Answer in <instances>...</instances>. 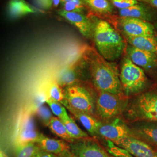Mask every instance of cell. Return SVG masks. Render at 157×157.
<instances>
[{
    "mask_svg": "<svg viewBox=\"0 0 157 157\" xmlns=\"http://www.w3.org/2000/svg\"><path fill=\"white\" fill-rule=\"evenodd\" d=\"M83 56L86 65L87 77L97 90L117 95L122 94L120 72L116 63L104 59L93 47H88Z\"/></svg>",
    "mask_w": 157,
    "mask_h": 157,
    "instance_id": "obj_1",
    "label": "cell"
},
{
    "mask_svg": "<svg viewBox=\"0 0 157 157\" xmlns=\"http://www.w3.org/2000/svg\"><path fill=\"white\" fill-rule=\"evenodd\" d=\"M93 25L92 39L97 51L104 59L113 62L126 52V41L123 36L107 21L89 12Z\"/></svg>",
    "mask_w": 157,
    "mask_h": 157,
    "instance_id": "obj_2",
    "label": "cell"
},
{
    "mask_svg": "<svg viewBox=\"0 0 157 157\" xmlns=\"http://www.w3.org/2000/svg\"><path fill=\"white\" fill-rule=\"evenodd\" d=\"M120 80L125 95H131L140 92L147 84L146 74L141 67L135 65L128 57L122 62Z\"/></svg>",
    "mask_w": 157,
    "mask_h": 157,
    "instance_id": "obj_3",
    "label": "cell"
},
{
    "mask_svg": "<svg viewBox=\"0 0 157 157\" xmlns=\"http://www.w3.org/2000/svg\"><path fill=\"white\" fill-rule=\"evenodd\" d=\"M102 19L112 23L113 27L122 36L132 37L156 36L154 25L139 19L112 15Z\"/></svg>",
    "mask_w": 157,
    "mask_h": 157,
    "instance_id": "obj_4",
    "label": "cell"
},
{
    "mask_svg": "<svg viewBox=\"0 0 157 157\" xmlns=\"http://www.w3.org/2000/svg\"><path fill=\"white\" fill-rule=\"evenodd\" d=\"M67 104L79 111L95 116V97L82 84H75L63 88Z\"/></svg>",
    "mask_w": 157,
    "mask_h": 157,
    "instance_id": "obj_5",
    "label": "cell"
},
{
    "mask_svg": "<svg viewBox=\"0 0 157 157\" xmlns=\"http://www.w3.org/2000/svg\"><path fill=\"white\" fill-rule=\"evenodd\" d=\"M124 105L121 95L98 91L95 97V115L105 121L112 120L122 112Z\"/></svg>",
    "mask_w": 157,
    "mask_h": 157,
    "instance_id": "obj_6",
    "label": "cell"
},
{
    "mask_svg": "<svg viewBox=\"0 0 157 157\" xmlns=\"http://www.w3.org/2000/svg\"><path fill=\"white\" fill-rule=\"evenodd\" d=\"M70 150L78 157H111L95 139L86 137L69 143Z\"/></svg>",
    "mask_w": 157,
    "mask_h": 157,
    "instance_id": "obj_7",
    "label": "cell"
},
{
    "mask_svg": "<svg viewBox=\"0 0 157 157\" xmlns=\"http://www.w3.org/2000/svg\"><path fill=\"white\" fill-rule=\"evenodd\" d=\"M133 108L138 117L157 122V93H147L141 95Z\"/></svg>",
    "mask_w": 157,
    "mask_h": 157,
    "instance_id": "obj_8",
    "label": "cell"
},
{
    "mask_svg": "<svg viewBox=\"0 0 157 157\" xmlns=\"http://www.w3.org/2000/svg\"><path fill=\"white\" fill-rule=\"evenodd\" d=\"M98 136L113 142L132 136L128 126L118 118L114 119L111 122L101 124L97 131Z\"/></svg>",
    "mask_w": 157,
    "mask_h": 157,
    "instance_id": "obj_9",
    "label": "cell"
},
{
    "mask_svg": "<svg viewBox=\"0 0 157 157\" xmlns=\"http://www.w3.org/2000/svg\"><path fill=\"white\" fill-rule=\"evenodd\" d=\"M113 143L126 150L134 157H157V150L146 142L133 136H129Z\"/></svg>",
    "mask_w": 157,
    "mask_h": 157,
    "instance_id": "obj_10",
    "label": "cell"
},
{
    "mask_svg": "<svg viewBox=\"0 0 157 157\" xmlns=\"http://www.w3.org/2000/svg\"><path fill=\"white\" fill-rule=\"evenodd\" d=\"M86 65L84 58L79 59L77 62L62 71L58 78V84L62 88L78 84L82 77L85 76Z\"/></svg>",
    "mask_w": 157,
    "mask_h": 157,
    "instance_id": "obj_11",
    "label": "cell"
},
{
    "mask_svg": "<svg viewBox=\"0 0 157 157\" xmlns=\"http://www.w3.org/2000/svg\"><path fill=\"white\" fill-rule=\"evenodd\" d=\"M153 8L147 4L139 2L129 8L118 10V15L121 17L136 18L151 23L157 19V11Z\"/></svg>",
    "mask_w": 157,
    "mask_h": 157,
    "instance_id": "obj_12",
    "label": "cell"
},
{
    "mask_svg": "<svg viewBox=\"0 0 157 157\" xmlns=\"http://www.w3.org/2000/svg\"><path fill=\"white\" fill-rule=\"evenodd\" d=\"M58 13L74 25L85 37L92 39L93 25L88 15L66 11L62 9L58 10Z\"/></svg>",
    "mask_w": 157,
    "mask_h": 157,
    "instance_id": "obj_13",
    "label": "cell"
},
{
    "mask_svg": "<svg viewBox=\"0 0 157 157\" xmlns=\"http://www.w3.org/2000/svg\"><path fill=\"white\" fill-rule=\"evenodd\" d=\"M127 57L138 67L145 69H150L157 66V55L136 48L132 45H127L126 49Z\"/></svg>",
    "mask_w": 157,
    "mask_h": 157,
    "instance_id": "obj_14",
    "label": "cell"
},
{
    "mask_svg": "<svg viewBox=\"0 0 157 157\" xmlns=\"http://www.w3.org/2000/svg\"><path fill=\"white\" fill-rule=\"evenodd\" d=\"M40 133L38 132L33 118L31 116H26L23 118L19 131L13 141L14 146L28 142H36L39 137Z\"/></svg>",
    "mask_w": 157,
    "mask_h": 157,
    "instance_id": "obj_15",
    "label": "cell"
},
{
    "mask_svg": "<svg viewBox=\"0 0 157 157\" xmlns=\"http://www.w3.org/2000/svg\"><path fill=\"white\" fill-rule=\"evenodd\" d=\"M63 105L75 118L78 120L91 136L93 137L97 136L98 129L102 122L93 115L73 109L67 104V101Z\"/></svg>",
    "mask_w": 157,
    "mask_h": 157,
    "instance_id": "obj_16",
    "label": "cell"
},
{
    "mask_svg": "<svg viewBox=\"0 0 157 157\" xmlns=\"http://www.w3.org/2000/svg\"><path fill=\"white\" fill-rule=\"evenodd\" d=\"M90 12L101 19L113 15L114 6L110 0H82Z\"/></svg>",
    "mask_w": 157,
    "mask_h": 157,
    "instance_id": "obj_17",
    "label": "cell"
},
{
    "mask_svg": "<svg viewBox=\"0 0 157 157\" xmlns=\"http://www.w3.org/2000/svg\"><path fill=\"white\" fill-rule=\"evenodd\" d=\"M36 143L45 151L58 155L63 151L70 149L69 143L66 141L57 140L46 137L41 133Z\"/></svg>",
    "mask_w": 157,
    "mask_h": 157,
    "instance_id": "obj_18",
    "label": "cell"
},
{
    "mask_svg": "<svg viewBox=\"0 0 157 157\" xmlns=\"http://www.w3.org/2000/svg\"><path fill=\"white\" fill-rule=\"evenodd\" d=\"M123 37L130 45L157 55V37L156 36L138 37L123 36Z\"/></svg>",
    "mask_w": 157,
    "mask_h": 157,
    "instance_id": "obj_19",
    "label": "cell"
},
{
    "mask_svg": "<svg viewBox=\"0 0 157 157\" xmlns=\"http://www.w3.org/2000/svg\"><path fill=\"white\" fill-rule=\"evenodd\" d=\"M8 11L10 16L12 18H17L37 12V10L25 0H11L8 4Z\"/></svg>",
    "mask_w": 157,
    "mask_h": 157,
    "instance_id": "obj_20",
    "label": "cell"
},
{
    "mask_svg": "<svg viewBox=\"0 0 157 157\" xmlns=\"http://www.w3.org/2000/svg\"><path fill=\"white\" fill-rule=\"evenodd\" d=\"M48 127L52 133L67 141V143H69L75 140L69 135L65 124L59 118L53 117Z\"/></svg>",
    "mask_w": 157,
    "mask_h": 157,
    "instance_id": "obj_21",
    "label": "cell"
},
{
    "mask_svg": "<svg viewBox=\"0 0 157 157\" xmlns=\"http://www.w3.org/2000/svg\"><path fill=\"white\" fill-rule=\"evenodd\" d=\"M40 149L35 142H28L14 146L15 157H33Z\"/></svg>",
    "mask_w": 157,
    "mask_h": 157,
    "instance_id": "obj_22",
    "label": "cell"
},
{
    "mask_svg": "<svg viewBox=\"0 0 157 157\" xmlns=\"http://www.w3.org/2000/svg\"><path fill=\"white\" fill-rule=\"evenodd\" d=\"M61 121L65 124L69 135L74 140L90 137L87 133L83 131L78 127V124L75 122L74 119L71 116Z\"/></svg>",
    "mask_w": 157,
    "mask_h": 157,
    "instance_id": "obj_23",
    "label": "cell"
},
{
    "mask_svg": "<svg viewBox=\"0 0 157 157\" xmlns=\"http://www.w3.org/2000/svg\"><path fill=\"white\" fill-rule=\"evenodd\" d=\"M136 132L141 138L157 146V125H144L137 129Z\"/></svg>",
    "mask_w": 157,
    "mask_h": 157,
    "instance_id": "obj_24",
    "label": "cell"
},
{
    "mask_svg": "<svg viewBox=\"0 0 157 157\" xmlns=\"http://www.w3.org/2000/svg\"><path fill=\"white\" fill-rule=\"evenodd\" d=\"M46 103L50 107L52 113L59 119L63 120L70 116L67 113L66 108L61 103L54 101L48 98L46 100Z\"/></svg>",
    "mask_w": 157,
    "mask_h": 157,
    "instance_id": "obj_25",
    "label": "cell"
},
{
    "mask_svg": "<svg viewBox=\"0 0 157 157\" xmlns=\"http://www.w3.org/2000/svg\"><path fill=\"white\" fill-rule=\"evenodd\" d=\"M106 140V150L107 152L113 157H134L129 151L123 148L117 146L113 141Z\"/></svg>",
    "mask_w": 157,
    "mask_h": 157,
    "instance_id": "obj_26",
    "label": "cell"
},
{
    "mask_svg": "<svg viewBox=\"0 0 157 157\" xmlns=\"http://www.w3.org/2000/svg\"><path fill=\"white\" fill-rule=\"evenodd\" d=\"M48 98L59 102L64 105L67 100L65 98L62 87L56 83H52L48 90Z\"/></svg>",
    "mask_w": 157,
    "mask_h": 157,
    "instance_id": "obj_27",
    "label": "cell"
},
{
    "mask_svg": "<svg viewBox=\"0 0 157 157\" xmlns=\"http://www.w3.org/2000/svg\"><path fill=\"white\" fill-rule=\"evenodd\" d=\"M62 10L67 12H78L85 14L87 8L84 3H78L75 2H61Z\"/></svg>",
    "mask_w": 157,
    "mask_h": 157,
    "instance_id": "obj_28",
    "label": "cell"
},
{
    "mask_svg": "<svg viewBox=\"0 0 157 157\" xmlns=\"http://www.w3.org/2000/svg\"><path fill=\"white\" fill-rule=\"evenodd\" d=\"M36 113L40 118V121L45 126H48L51 120L53 117L50 109L45 105H41L37 109Z\"/></svg>",
    "mask_w": 157,
    "mask_h": 157,
    "instance_id": "obj_29",
    "label": "cell"
},
{
    "mask_svg": "<svg viewBox=\"0 0 157 157\" xmlns=\"http://www.w3.org/2000/svg\"><path fill=\"white\" fill-rule=\"evenodd\" d=\"M112 4L118 10H122L138 4L139 2L136 0H110Z\"/></svg>",
    "mask_w": 157,
    "mask_h": 157,
    "instance_id": "obj_30",
    "label": "cell"
},
{
    "mask_svg": "<svg viewBox=\"0 0 157 157\" xmlns=\"http://www.w3.org/2000/svg\"><path fill=\"white\" fill-rule=\"evenodd\" d=\"M36 4L44 10H50L57 7L61 4V0H35Z\"/></svg>",
    "mask_w": 157,
    "mask_h": 157,
    "instance_id": "obj_31",
    "label": "cell"
},
{
    "mask_svg": "<svg viewBox=\"0 0 157 157\" xmlns=\"http://www.w3.org/2000/svg\"><path fill=\"white\" fill-rule=\"evenodd\" d=\"M33 157H56V155L50 152L45 151L44 150L40 148L39 150L36 153Z\"/></svg>",
    "mask_w": 157,
    "mask_h": 157,
    "instance_id": "obj_32",
    "label": "cell"
},
{
    "mask_svg": "<svg viewBox=\"0 0 157 157\" xmlns=\"http://www.w3.org/2000/svg\"><path fill=\"white\" fill-rule=\"evenodd\" d=\"M56 157H77L75 154H73L70 149L64 151L57 155Z\"/></svg>",
    "mask_w": 157,
    "mask_h": 157,
    "instance_id": "obj_33",
    "label": "cell"
},
{
    "mask_svg": "<svg viewBox=\"0 0 157 157\" xmlns=\"http://www.w3.org/2000/svg\"><path fill=\"white\" fill-rule=\"evenodd\" d=\"M141 2H144L157 10V0H141Z\"/></svg>",
    "mask_w": 157,
    "mask_h": 157,
    "instance_id": "obj_34",
    "label": "cell"
},
{
    "mask_svg": "<svg viewBox=\"0 0 157 157\" xmlns=\"http://www.w3.org/2000/svg\"><path fill=\"white\" fill-rule=\"evenodd\" d=\"M0 157H8V156L6 154L5 152L2 151V150H1L0 151Z\"/></svg>",
    "mask_w": 157,
    "mask_h": 157,
    "instance_id": "obj_35",
    "label": "cell"
},
{
    "mask_svg": "<svg viewBox=\"0 0 157 157\" xmlns=\"http://www.w3.org/2000/svg\"><path fill=\"white\" fill-rule=\"evenodd\" d=\"M154 27H155V30H157V22H156L155 23H154Z\"/></svg>",
    "mask_w": 157,
    "mask_h": 157,
    "instance_id": "obj_36",
    "label": "cell"
},
{
    "mask_svg": "<svg viewBox=\"0 0 157 157\" xmlns=\"http://www.w3.org/2000/svg\"><path fill=\"white\" fill-rule=\"evenodd\" d=\"M136 1H139V2H141V0H136Z\"/></svg>",
    "mask_w": 157,
    "mask_h": 157,
    "instance_id": "obj_37",
    "label": "cell"
},
{
    "mask_svg": "<svg viewBox=\"0 0 157 157\" xmlns=\"http://www.w3.org/2000/svg\"><path fill=\"white\" fill-rule=\"evenodd\" d=\"M111 157H112V156H111Z\"/></svg>",
    "mask_w": 157,
    "mask_h": 157,
    "instance_id": "obj_38",
    "label": "cell"
}]
</instances>
